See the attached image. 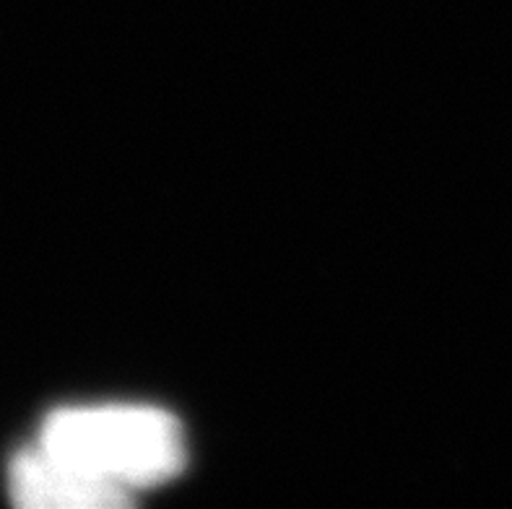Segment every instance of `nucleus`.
<instances>
[{"label":"nucleus","mask_w":512,"mask_h":509,"mask_svg":"<svg viewBox=\"0 0 512 509\" xmlns=\"http://www.w3.org/2000/svg\"><path fill=\"white\" fill-rule=\"evenodd\" d=\"M37 445L128 494L167 484L185 468L180 421L154 406L58 408Z\"/></svg>","instance_id":"obj_1"},{"label":"nucleus","mask_w":512,"mask_h":509,"mask_svg":"<svg viewBox=\"0 0 512 509\" xmlns=\"http://www.w3.org/2000/svg\"><path fill=\"white\" fill-rule=\"evenodd\" d=\"M8 486L21 507L32 509H120L133 499L128 491L55 458L39 445L13 458Z\"/></svg>","instance_id":"obj_2"}]
</instances>
